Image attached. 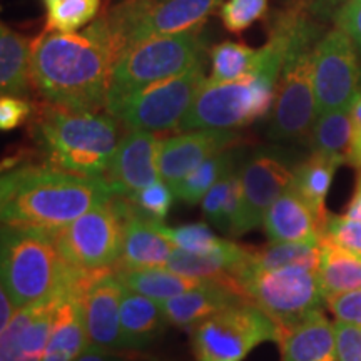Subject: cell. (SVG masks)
Returning a JSON list of instances; mask_svg holds the SVG:
<instances>
[{"label":"cell","instance_id":"cell-1","mask_svg":"<svg viewBox=\"0 0 361 361\" xmlns=\"http://www.w3.org/2000/svg\"><path fill=\"white\" fill-rule=\"evenodd\" d=\"M114 45L107 17L79 32H45L32 42V84L45 102L75 112L106 109Z\"/></svg>","mask_w":361,"mask_h":361},{"label":"cell","instance_id":"cell-2","mask_svg":"<svg viewBox=\"0 0 361 361\" xmlns=\"http://www.w3.org/2000/svg\"><path fill=\"white\" fill-rule=\"evenodd\" d=\"M116 196L102 178H87L51 164H16L0 179L2 224L56 233L99 202Z\"/></svg>","mask_w":361,"mask_h":361},{"label":"cell","instance_id":"cell-3","mask_svg":"<svg viewBox=\"0 0 361 361\" xmlns=\"http://www.w3.org/2000/svg\"><path fill=\"white\" fill-rule=\"evenodd\" d=\"M290 11L279 12L269 27V37L261 47L256 69L229 82H209L194 99L178 130L238 129L266 117L273 111L279 74L290 44Z\"/></svg>","mask_w":361,"mask_h":361},{"label":"cell","instance_id":"cell-4","mask_svg":"<svg viewBox=\"0 0 361 361\" xmlns=\"http://www.w3.org/2000/svg\"><path fill=\"white\" fill-rule=\"evenodd\" d=\"M119 123L109 112H75L45 102L30 123V134L45 164L104 179L121 142Z\"/></svg>","mask_w":361,"mask_h":361},{"label":"cell","instance_id":"cell-5","mask_svg":"<svg viewBox=\"0 0 361 361\" xmlns=\"http://www.w3.org/2000/svg\"><path fill=\"white\" fill-rule=\"evenodd\" d=\"M291 16L290 44L279 74L271 111L268 137L300 142L310 137L318 117L314 96V51L322 29L308 13L288 7Z\"/></svg>","mask_w":361,"mask_h":361},{"label":"cell","instance_id":"cell-6","mask_svg":"<svg viewBox=\"0 0 361 361\" xmlns=\"http://www.w3.org/2000/svg\"><path fill=\"white\" fill-rule=\"evenodd\" d=\"M2 288L17 310L56 295L74 266L62 258L54 233L32 226L2 224Z\"/></svg>","mask_w":361,"mask_h":361},{"label":"cell","instance_id":"cell-7","mask_svg":"<svg viewBox=\"0 0 361 361\" xmlns=\"http://www.w3.org/2000/svg\"><path fill=\"white\" fill-rule=\"evenodd\" d=\"M200 32L156 35L126 49L112 69L106 112L116 116L123 104L141 89L206 61V42Z\"/></svg>","mask_w":361,"mask_h":361},{"label":"cell","instance_id":"cell-8","mask_svg":"<svg viewBox=\"0 0 361 361\" xmlns=\"http://www.w3.org/2000/svg\"><path fill=\"white\" fill-rule=\"evenodd\" d=\"M234 279L247 300L259 306L281 329L322 310L324 303L318 271L308 268L263 269L250 261L234 274Z\"/></svg>","mask_w":361,"mask_h":361},{"label":"cell","instance_id":"cell-9","mask_svg":"<svg viewBox=\"0 0 361 361\" xmlns=\"http://www.w3.org/2000/svg\"><path fill=\"white\" fill-rule=\"evenodd\" d=\"M224 0H123L107 13L116 59L126 49L156 35L201 30Z\"/></svg>","mask_w":361,"mask_h":361},{"label":"cell","instance_id":"cell-10","mask_svg":"<svg viewBox=\"0 0 361 361\" xmlns=\"http://www.w3.org/2000/svg\"><path fill=\"white\" fill-rule=\"evenodd\" d=\"M129 200L112 196L54 233L62 258L79 269L114 268L123 255Z\"/></svg>","mask_w":361,"mask_h":361},{"label":"cell","instance_id":"cell-11","mask_svg":"<svg viewBox=\"0 0 361 361\" xmlns=\"http://www.w3.org/2000/svg\"><path fill=\"white\" fill-rule=\"evenodd\" d=\"M281 328L252 301L233 305L192 328L196 361H243L256 346L279 341Z\"/></svg>","mask_w":361,"mask_h":361},{"label":"cell","instance_id":"cell-12","mask_svg":"<svg viewBox=\"0 0 361 361\" xmlns=\"http://www.w3.org/2000/svg\"><path fill=\"white\" fill-rule=\"evenodd\" d=\"M206 80L202 61L191 69L135 92L114 117L129 130H147L156 134L178 129Z\"/></svg>","mask_w":361,"mask_h":361},{"label":"cell","instance_id":"cell-13","mask_svg":"<svg viewBox=\"0 0 361 361\" xmlns=\"http://www.w3.org/2000/svg\"><path fill=\"white\" fill-rule=\"evenodd\" d=\"M314 96L318 116L351 109L361 97V56L350 35L338 27L316 45Z\"/></svg>","mask_w":361,"mask_h":361},{"label":"cell","instance_id":"cell-14","mask_svg":"<svg viewBox=\"0 0 361 361\" xmlns=\"http://www.w3.org/2000/svg\"><path fill=\"white\" fill-rule=\"evenodd\" d=\"M295 161L281 147H259L241 164L243 202L231 236H243L263 226L269 206L291 186Z\"/></svg>","mask_w":361,"mask_h":361},{"label":"cell","instance_id":"cell-15","mask_svg":"<svg viewBox=\"0 0 361 361\" xmlns=\"http://www.w3.org/2000/svg\"><path fill=\"white\" fill-rule=\"evenodd\" d=\"M241 139L234 129H194L161 139V179L173 188L209 157L236 147Z\"/></svg>","mask_w":361,"mask_h":361},{"label":"cell","instance_id":"cell-16","mask_svg":"<svg viewBox=\"0 0 361 361\" xmlns=\"http://www.w3.org/2000/svg\"><path fill=\"white\" fill-rule=\"evenodd\" d=\"M124 284L114 268L92 269L82 295L84 322L89 343L99 348L124 350L121 336V303Z\"/></svg>","mask_w":361,"mask_h":361},{"label":"cell","instance_id":"cell-17","mask_svg":"<svg viewBox=\"0 0 361 361\" xmlns=\"http://www.w3.org/2000/svg\"><path fill=\"white\" fill-rule=\"evenodd\" d=\"M159 147L161 139L147 130H129L121 137L104 178L116 196L130 197L161 179Z\"/></svg>","mask_w":361,"mask_h":361},{"label":"cell","instance_id":"cell-18","mask_svg":"<svg viewBox=\"0 0 361 361\" xmlns=\"http://www.w3.org/2000/svg\"><path fill=\"white\" fill-rule=\"evenodd\" d=\"M61 290L17 310L12 322L0 331V361H42Z\"/></svg>","mask_w":361,"mask_h":361},{"label":"cell","instance_id":"cell-19","mask_svg":"<svg viewBox=\"0 0 361 361\" xmlns=\"http://www.w3.org/2000/svg\"><path fill=\"white\" fill-rule=\"evenodd\" d=\"M326 223L308 201L290 186L266 211L263 228L269 241L322 245Z\"/></svg>","mask_w":361,"mask_h":361},{"label":"cell","instance_id":"cell-20","mask_svg":"<svg viewBox=\"0 0 361 361\" xmlns=\"http://www.w3.org/2000/svg\"><path fill=\"white\" fill-rule=\"evenodd\" d=\"M250 301L233 276L214 278L204 286L162 301V311L176 328H194L196 324L233 305Z\"/></svg>","mask_w":361,"mask_h":361},{"label":"cell","instance_id":"cell-21","mask_svg":"<svg viewBox=\"0 0 361 361\" xmlns=\"http://www.w3.org/2000/svg\"><path fill=\"white\" fill-rule=\"evenodd\" d=\"M278 345L283 361H340L335 323L329 322L322 310L281 329Z\"/></svg>","mask_w":361,"mask_h":361},{"label":"cell","instance_id":"cell-22","mask_svg":"<svg viewBox=\"0 0 361 361\" xmlns=\"http://www.w3.org/2000/svg\"><path fill=\"white\" fill-rule=\"evenodd\" d=\"M174 246L157 233L152 219L144 216L129 200L123 255L114 268H156L166 266Z\"/></svg>","mask_w":361,"mask_h":361},{"label":"cell","instance_id":"cell-23","mask_svg":"<svg viewBox=\"0 0 361 361\" xmlns=\"http://www.w3.org/2000/svg\"><path fill=\"white\" fill-rule=\"evenodd\" d=\"M168 324L159 301L129 290L124 291L121 303V336L124 350L146 351L151 348Z\"/></svg>","mask_w":361,"mask_h":361},{"label":"cell","instance_id":"cell-24","mask_svg":"<svg viewBox=\"0 0 361 361\" xmlns=\"http://www.w3.org/2000/svg\"><path fill=\"white\" fill-rule=\"evenodd\" d=\"M252 258V247L236 245L234 241L221 239L213 251L204 255L188 252L174 247L166 268L191 278L233 276Z\"/></svg>","mask_w":361,"mask_h":361},{"label":"cell","instance_id":"cell-25","mask_svg":"<svg viewBox=\"0 0 361 361\" xmlns=\"http://www.w3.org/2000/svg\"><path fill=\"white\" fill-rule=\"evenodd\" d=\"M116 276L126 290L139 293L154 301H168L183 293L196 290L214 278H191L171 271L166 266L156 268H114ZM219 278V276H218Z\"/></svg>","mask_w":361,"mask_h":361},{"label":"cell","instance_id":"cell-26","mask_svg":"<svg viewBox=\"0 0 361 361\" xmlns=\"http://www.w3.org/2000/svg\"><path fill=\"white\" fill-rule=\"evenodd\" d=\"M32 44L12 27L0 25V92L27 97L32 87Z\"/></svg>","mask_w":361,"mask_h":361},{"label":"cell","instance_id":"cell-27","mask_svg":"<svg viewBox=\"0 0 361 361\" xmlns=\"http://www.w3.org/2000/svg\"><path fill=\"white\" fill-rule=\"evenodd\" d=\"M318 274L324 300L328 296L361 290V256L343 250L324 238Z\"/></svg>","mask_w":361,"mask_h":361},{"label":"cell","instance_id":"cell-28","mask_svg":"<svg viewBox=\"0 0 361 361\" xmlns=\"http://www.w3.org/2000/svg\"><path fill=\"white\" fill-rule=\"evenodd\" d=\"M341 164H345V162L335 159V157L311 152L308 159L298 162L295 168V178H293L291 186L310 202L311 207L323 219H328L329 216L324 204H326V196L336 171Z\"/></svg>","mask_w":361,"mask_h":361},{"label":"cell","instance_id":"cell-29","mask_svg":"<svg viewBox=\"0 0 361 361\" xmlns=\"http://www.w3.org/2000/svg\"><path fill=\"white\" fill-rule=\"evenodd\" d=\"M239 164V151L236 147L226 149L191 171L186 178L173 186L174 196L189 206H196L204 200L211 188Z\"/></svg>","mask_w":361,"mask_h":361},{"label":"cell","instance_id":"cell-30","mask_svg":"<svg viewBox=\"0 0 361 361\" xmlns=\"http://www.w3.org/2000/svg\"><path fill=\"white\" fill-rule=\"evenodd\" d=\"M311 152L348 161L351 142V109H336L316 117L310 133Z\"/></svg>","mask_w":361,"mask_h":361},{"label":"cell","instance_id":"cell-31","mask_svg":"<svg viewBox=\"0 0 361 361\" xmlns=\"http://www.w3.org/2000/svg\"><path fill=\"white\" fill-rule=\"evenodd\" d=\"M319 263H322V245L269 241V245L259 250L252 247L251 264L256 268L276 269L300 266V268L318 271Z\"/></svg>","mask_w":361,"mask_h":361},{"label":"cell","instance_id":"cell-32","mask_svg":"<svg viewBox=\"0 0 361 361\" xmlns=\"http://www.w3.org/2000/svg\"><path fill=\"white\" fill-rule=\"evenodd\" d=\"M209 82H229L245 78L258 66L261 49L247 47L239 42H221L211 49Z\"/></svg>","mask_w":361,"mask_h":361},{"label":"cell","instance_id":"cell-33","mask_svg":"<svg viewBox=\"0 0 361 361\" xmlns=\"http://www.w3.org/2000/svg\"><path fill=\"white\" fill-rule=\"evenodd\" d=\"M47 8V25L51 32H79L96 19L101 0H57Z\"/></svg>","mask_w":361,"mask_h":361},{"label":"cell","instance_id":"cell-34","mask_svg":"<svg viewBox=\"0 0 361 361\" xmlns=\"http://www.w3.org/2000/svg\"><path fill=\"white\" fill-rule=\"evenodd\" d=\"M152 226L174 247L188 252H196V255L213 251L221 243V238L216 236L214 231H211V228L206 223H191L173 228V226L164 224V221L152 219Z\"/></svg>","mask_w":361,"mask_h":361},{"label":"cell","instance_id":"cell-35","mask_svg":"<svg viewBox=\"0 0 361 361\" xmlns=\"http://www.w3.org/2000/svg\"><path fill=\"white\" fill-rule=\"evenodd\" d=\"M269 0H224L219 8V19L226 30L241 34L263 19L268 12Z\"/></svg>","mask_w":361,"mask_h":361},{"label":"cell","instance_id":"cell-36","mask_svg":"<svg viewBox=\"0 0 361 361\" xmlns=\"http://www.w3.org/2000/svg\"><path fill=\"white\" fill-rule=\"evenodd\" d=\"M174 191L168 183L159 179L156 183L149 184V186L142 188L141 191H137L133 196L128 197L135 204L139 211L147 218L156 219V221H164L168 216L171 206L174 201Z\"/></svg>","mask_w":361,"mask_h":361},{"label":"cell","instance_id":"cell-37","mask_svg":"<svg viewBox=\"0 0 361 361\" xmlns=\"http://www.w3.org/2000/svg\"><path fill=\"white\" fill-rule=\"evenodd\" d=\"M329 241L335 243L336 246L343 250L355 252L361 256V221L350 218L343 214H331L328 216L326 223V236Z\"/></svg>","mask_w":361,"mask_h":361},{"label":"cell","instance_id":"cell-38","mask_svg":"<svg viewBox=\"0 0 361 361\" xmlns=\"http://www.w3.org/2000/svg\"><path fill=\"white\" fill-rule=\"evenodd\" d=\"M32 112L34 106L27 101V97L2 96L0 97V129L4 133L17 129L30 119Z\"/></svg>","mask_w":361,"mask_h":361},{"label":"cell","instance_id":"cell-39","mask_svg":"<svg viewBox=\"0 0 361 361\" xmlns=\"http://www.w3.org/2000/svg\"><path fill=\"white\" fill-rule=\"evenodd\" d=\"M338 360L361 361V326L358 324L335 322Z\"/></svg>","mask_w":361,"mask_h":361},{"label":"cell","instance_id":"cell-40","mask_svg":"<svg viewBox=\"0 0 361 361\" xmlns=\"http://www.w3.org/2000/svg\"><path fill=\"white\" fill-rule=\"evenodd\" d=\"M324 303L336 319L361 326V290L328 296Z\"/></svg>","mask_w":361,"mask_h":361},{"label":"cell","instance_id":"cell-41","mask_svg":"<svg viewBox=\"0 0 361 361\" xmlns=\"http://www.w3.org/2000/svg\"><path fill=\"white\" fill-rule=\"evenodd\" d=\"M333 20L338 29L350 35L361 56V0H346Z\"/></svg>","mask_w":361,"mask_h":361},{"label":"cell","instance_id":"cell-42","mask_svg":"<svg viewBox=\"0 0 361 361\" xmlns=\"http://www.w3.org/2000/svg\"><path fill=\"white\" fill-rule=\"evenodd\" d=\"M75 361H159L146 351L137 350H107L89 345Z\"/></svg>","mask_w":361,"mask_h":361},{"label":"cell","instance_id":"cell-43","mask_svg":"<svg viewBox=\"0 0 361 361\" xmlns=\"http://www.w3.org/2000/svg\"><path fill=\"white\" fill-rule=\"evenodd\" d=\"M229 174H231V173H228L223 179H219L218 183H216L214 186L211 188V191L206 194L204 200L201 201L202 214H204V218L209 221L211 224H214L216 228L219 226L221 213H223L226 196H228Z\"/></svg>","mask_w":361,"mask_h":361},{"label":"cell","instance_id":"cell-44","mask_svg":"<svg viewBox=\"0 0 361 361\" xmlns=\"http://www.w3.org/2000/svg\"><path fill=\"white\" fill-rule=\"evenodd\" d=\"M346 0H288V7L296 8L316 20H328L345 6Z\"/></svg>","mask_w":361,"mask_h":361},{"label":"cell","instance_id":"cell-45","mask_svg":"<svg viewBox=\"0 0 361 361\" xmlns=\"http://www.w3.org/2000/svg\"><path fill=\"white\" fill-rule=\"evenodd\" d=\"M346 164L361 169V97L351 107V142Z\"/></svg>","mask_w":361,"mask_h":361},{"label":"cell","instance_id":"cell-46","mask_svg":"<svg viewBox=\"0 0 361 361\" xmlns=\"http://www.w3.org/2000/svg\"><path fill=\"white\" fill-rule=\"evenodd\" d=\"M17 308L13 305L12 298L8 296V293L4 290H0V331L4 328H7V324L12 322V318L16 316Z\"/></svg>","mask_w":361,"mask_h":361},{"label":"cell","instance_id":"cell-47","mask_svg":"<svg viewBox=\"0 0 361 361\" xmlns=\"http://www.w3.org/2000/svg\"><path fill=\"white\" fill-rule=\"evenodd\" d=\"M345 214L350 216V218L361 221V169H358V178H356L355 192H353V196H351L348 206H346Z\"/></svg>","mask_w":361,"mask_h":361},{"label":"cell","instance_id":"cell-48","mask_svg":"<svg viewBox=\"0 0 361 361\" xmlns=\"http://www.w3.org/2000/svg\"><path fill=\"white\" fill-rule=\"evenodd\" d=\"M54 2H57V0H44L45 7H47V6H51V4H54Z\"/></svg>","mask_w":361,"mask_h":361}]
</instances>
